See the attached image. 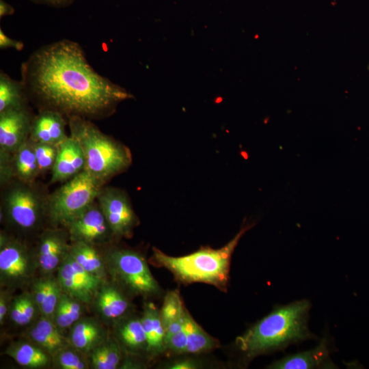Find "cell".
I'll use <instances>...</instances> for the list:
<instances>
[{
  "mask_svg": "<svg viewBox=\"0 0 369 369\" xmlns=\"http://www.w3.org/2000/svg\"><path fill=\"white\" fill-rule=\"evenodd\" d=\"M36 4L45 5L56 8H62L70 6L76 0H30Z\"/></svg>",
  "mask_w": 369,
  "mask_h": 369,
  "instance_id": "obj_37",
  "label": "cell"
},
{
  "mask_svg": "<svg viewBox=\"0 0 369 369\" xmlns=\"http://www.w3.org/2000/svg\"><path fill=\"white\" fill-rule=\"evenodd\" d=\"M368 72H369V64H368Z\"/></svg>",
  "mask_w": 369,
  "mask_h": 369,
  "instance_id": "obj_40",
  "label": "cell"
},
{
  "mask_svg": "<svg viewBox=\"0 0 369 369\" xmlns=\"http://www.w3.org/2000/svg\"><path fill=\"white\" fill-rule=\"evenodd\" d=\"M81 301L62 292L55 308L53 320L59 329H64L72 326L82 314Z\"/></svg>",
  "mask_w": 369,
  "mask_h": 369,
  "instance_id": "obj_26",
  "label": "cell"
},
{
  "mask_svg": "<svg viewBox=\"0 0 369 369\" xmlns=\"http://www.w3.org/2000/svg\"><path fill=\"white\" fill-rule=\"evenodd\" d=\"M38 269L36 256L22 242L0 236L1 285L8 288L20 287L27 284Z\"/></svg>",
  "mask_w": 369,
  "mask_h": 369,
  "instance_id": "obj_8",
  "label": "cell"
},
{
  "mask_svg": "<svg viewBox=\"0 0 369 369\" xmlns=\"http://www.w3.org/2000/svg\"><path fill=\"white\" fill-rule=\"evenodd\" d=\"M68 231L60 229H47L40 238L36 260L38 269L43 276L51 275L57 271L68 253Z\"/></svg>",
  "mask_w": 369,
  "mask_h": 369,
  "instance_id": "obj_12",
  "label": "cell"
},
{
  "mask_svg": "<svg viewBox=\"0 0 369 369\" xmlns=\"http://www.w3.org/2000/svg\"><path fill=\"white\" fill-rule=\"evenodd\" d=\"M196 368L195 364L189 359H184L174 363L170 368L172 369H192Z\"/></svg>",
  "mask_w": 369,
  "mask_h": 369,
  "instance_id": "obj_39",
  "label": "cell"
},
{
  "mask_svg": "<svg viewBox=\"0 0 369 369\" xmlns=\"http://www.w3.org/2000/svg\"><path fill=\"white\" fill-rule=\"evenodd\" d=\"M67 255L57 269V279L62 290L81 303H90L94 300L96 291L74 273Z\"/></svg>",
  "mask_w": 369,
  "mask_h": 369,
  "instance_id": "obj_19",
  "label": "cell"
},
{
  "mask_svg": "<svg viewBox=\"0 0 369 369\" xmlns=\"http://www.w3.org/2000/svg\"><path fill=\"white\" fill-rule=\"evenodd\" d=\"M84 354L68 346L59 351L53 356L57 367L62 369H85L88 362L83 357Z\"/></svg>",
  "mask_w": 369,
  "mask_h": 369,
  "instance_id": "obj_30",
  "label": "cell"
},
{
  "mask_svg": "<svg viewBox=\"0 0 369 369\" xmlns=\"http://www.w3.org/2000/svg\"><path fill=\"white\" fill-rule=\"evenodd\" d=\"M27 97L22 81L11 78L5 72H0V113L27 105Z\"/></svg>",
  "mask_w": 369,
  "mask_h": 369,
  "instance_id": "obj_25",
  "label": "cell"
},
{
  "mask_svg": "<svg viewBox=\"0 0 369 369\" xmlns=\"http://www.w3.org/2000/svg\"><path fill=\"white\" fill-rule=\"evenodd\" d=\"M72 242L92 245L107 242L114 236L98 202H94L66 227Z\"/></svg>",
  "mask_w": 369,
  "mask_h": 369,
  "instance_id": "obj_11",
  "label": "cell"
},
{
  "mask_svg": "<svg viewBox=\"0 0 369 369\" xmlns=\"http://www.w3.org/2000/svg\"><path fill=\"white\" fill-rule=\"evenodd\" d=\"M4 217L22 231L36 230L46 215L45 197L32 183L18 180L5 190L2 199Z\"/></svg>",
  "mask_w": 369,
  "mask_h": 369,
  "instance_id": "obj_6",
  "label": "cell"
},
{
  "mask_svg": "<svg viewBox=\"0 0 369 369\" xmlns=\"http://www.w3.org/2000/svg\"><path fill=\"white\" fill-rule=\"evenodd\" d=\"M88 355L90 366L95 369H115L121 357L118 344L113 341L106 340Z\"/></svg>",
  "mask_w": 369,
  "mask_h": 369,
  "instance_id": "obj_28",
  "label": "cell"
},
{
  "mask_svg": "<svg viewBox=\"0 0 369 369\" xmlns=\"http://www.w3.org/2000/svg\"><path fill=\"white\" fill-rule=\"evenodd\" d=\"M6 353L18 364L29 368L45 367L51 361V355L34 343H13L7 348Z\"/></svg>",
  "mask_w": 369,
  "mask_h": 369,
  "instance_id": "obj_23",
  "label": "cell"
},
{
  "mask_svg": "<svg viewBox=\"0 0 369 369\" xmlns=\"http://www.w3.org/2000/svg\"><path fill=\"white\" fill-rule=\"evenodd\" d=\"M68 254L90 273L105 279L107 271L105 260L94 245L81 241L72 242L70 245Z\"/></svg>",
  "mask_w": 369,
  "mask_h": 369,
  "instance_id": "obj_20",
  "label": "cell"
},
{
  "mask_svg": "<svg viewBox=\"0 0 369 369\" xmlns=\"http://www.w3.org/2000/svg\"><path fill=\"white\" fill-rule=\"evenodd\" d=\"M0 48L1 49H14L20 51L23 49L24 44L21 41L10 38L0 28Z\"/></svg>",
  "mask_w": 369,
  "mask_h": 369,
  "instance_id": "obj_35",
  "label": "cell"
},
{
  "mask_svg": "<svg viewBox=\"0 0 369 369\" xmlns=\"http://www.w3.org/2000/svg\"><path fill=\"white\" fill-rule=\"evenodd\" d=\"M68 119L70 136L82 148L85 169L94 178L105 183L129 167L132 156L126 146L102 133L88 119L78 116Z\"/></svg>",
  "mask_w": 369,
  "mask_h": 369,
  "instance_id": "obj_4",
  "label": "cell"
},
{
  "mask_svg": "<svg viewBox=\"0 0 369 369\" xmlns=\"http://www.w3.org/2000/svg\"><path fill=\"white\" fill-rule=\"evenodd\" d=\"M11 320L16 325L23 326V310L20 296L15 297L11 302L9 308Z\"/></svg>",
  "mask_w": 369,
  "mask_h": 369,
  "instance_id": "obj_34",
  "label": "cell"
},
{
  "mask_svg": "<svg viewBox=\"0 0 369 369\" xmlns=\"http://www.w3.org/2000/svg\"><path fill=\"white\" fill-rule=\"evenodd\" d=\"M85 160L79 142L68 137L57 146V153L51 169V182L69 180L85 169Z\"/></svg>",
  "mask_w": 369,
  "mask_h": 369,
  "instance_id": "obj_13",
  "label": "cell"
},
{
  "mask_svg": "<svg viewBox=\"0 0 369 369\" xmlns=\"http://www.w3.org/2000/svg\"><path fill=\"white\" fill-rule=\"evenodd\" d=\"M252 226L250 223L243 225L236 236L219 249L204 247L189 255L174 257L154 247L152 261L183 282H204L224 287L228 279L232 255L242 236Z\"/></svg>",
  "mask_w": 369,
  "mask_h": 369,
  "instance_id": "obj_3",
  "label": "cell"
},
{
  "mask_svg": "<svg viewBox=\"0 0 369 369\" xmlns=\"http://www.w3.org/2000/svg\"><path fill=\"white\" fill-rule=\"evenodd\" d=\"M11 166L13 175L25 182L32 183L40 174L33 142L29 138L14 153Z\"/></svg>",
  "mask_w": 369,
  "mask_h": 369,
  "instance_id": "obj_22",
  "label": "cell"
},
{
  "mask_svg": "<svg viewBox=\"0 0 369 369\" xmlns=\"http://www.w3.org/2000/svg\"><path fill=\"white\" fill-rule=\"evenodd\" d=\"M184 329L187 340L186 352L206 351L216 345V342L200 327L187 311L184 320Z\"/></svg>",
  "mask_w": 369,
  "mask_h": 369,
  "instance_id": "obj_27",
  "label": "cell"
},
{
  "mask_svg": "<svg viewBox=\"0 0 369 369\" xmlns=\"http://www.w3.org/2000/svg\"><path fill=\"white\" fill-rule=\"evenodd\" d=\"M1 290L0 292V323H4L6 314L9 312L10 303L9 301L8 292Z\"/></svg>",
  "mask_w": 369,
  "mask_h": 369,
  "instance_id": "obj_36",
  "label": "cell"
},
{
  "mask_svg": "<svg viewBox=\"0 0 369 369\" xmlns=\"http://www.w3.org/2000/svg\"><path fill=\"white\" fill-rule=\"evenodd\" d=\"M57 146L50 144L33 142L40 174L52 169L57 153Z\"/></svg>",
  "mask_w": 369,
  "mask_h": 369,
  "instance_id": "obj_32",
  "label": "cell"
},
{
  "mask_svg": "<svg viewBox=\"0 0 369 369\" xmlns=\"http://www.w3.org/2000/svg\"><path fill=\"white\" fill-rule=\"evenodd\" d=\"M64 117L53 109H41L33 117L29 138L33 142L59 146L68 137L66 133L67 122Z\"/></svg>",
  "mask_w": 369,
  "mask_h": 369,
  "instance_id": "obj_14",
  "label": "cell"
},
{
  "mask_svg": "<svg viewBox=\"0 0 369 369\" xmlns=\"http://www.w3.org/2000/svg\"><path fill=\"white\" fill-rule=\"evenodd\" d=\"M68 340L74 348L88 355L105 340V332L96 320L79 319L72 326Z\"/></svg>",
  "mask_w": 369,
  "mask_h": 369,
  "instance_id": "obj_16",
  "label": "cell"
},
{
  "mask_svg": "<svg viewBox=\"0 0 369 369\" xmlns=\"http://www.w3.org/2000/svg\"><path fill=\"white\" fill-rule=\"evenodd\" d=\"M15 12L14 7L5 0H0V18L5 16L13 15Z\"/></svg>",
  "mask_w": 369,
  "mask_h": 369,
  "instance_id": "obj_38",
  "label": "cell"
},
{
  "mask_svg": "<svg viewBox=\"0 0 369 369\" xmlns=\"http://www.w3.org/2000/svg\"><path fill=\"white\" fill-rule=\"evenodd\" d=\"M20 296L22 303L23 326H25L34 319L39 309L31 292H23Z\"/></svg>",
  "mask_w": 369,
  "mask_h": 369,
  "instance_id": "obj_33",
  "label": "cell"
},
{
  "mask_svg": "<svg viewBox=\"0 0 369 369\" xmlns=\"http://www.w3.org/2000/svg\"><path fill=\"white\" fill-rule=\"evenodd\" d=\"M330 347L327 338H323L315 348L289 355L273 362L269 368L276 369L332 368Z\"/></svg>",
  "mask_w": 369,
  "mask_h": 369,
  "instance_id": "obj_15",
  "label": "cell"
},
{
  "mask_svg": "<svg viewBox=\"0 0 369 369\" xmlns=\"http://www.w3.org/2000/svg\"><path fill=\"white\" fill-rule=\"evenodd\" d=\"M93 301L98 312L107 320L121 317L128 308V301L122 292L105 282L99 288Z\"/></svg>",
  "mask_w": 369,
  "mask_h": 369,
  "instance_id": "obj_18",
  "label": "cell"
},
{
  "mask_svg": "<svg viewBox=\"0 0 369 369\" xmlns=\"http://www.w3.org/2000/svg\"><path fill=\"white\" fill-rule=\"evenodd\" d=\"M147 338V349L150 351H161L165 346V329L160 312L152 303L145 307L141 318Z\"/></svg>",
  "mask_w": 369,
  "mask_h": 369,
  "instance_id": "obj_24",
  "label": "cell"
},
{
  "mask_svg": "<svg viewBox=\"0 0 369 369\" xmlns=\"http://www.w3.org/2000/svg\"><path fill=\"white\" fill-rule=\"evenodd\" d=\"M28 334L33 343L51 357L70 344L69 340L63 336L53 319L42 316L33 325Z\"/></svg>",
  "mask_w": 369,
  "mask_h": 369,
  "instance_id": "obj_17",
  "label": "cell"
},
{
  "mask_svg": "<svg viewBox=\"0 0 369 369\" xmlns=\"http://www.w3.org/2000/svg\"><path fill=\"white\" fill-rule=\"evenodd\" d=\"M186 312L178 292H169L160 312L165 329V339L184 331Z\"/></svg>",
  "mask_w": 369,
  "mask_h": 369,
  "instance_id": "obj_21",
  "label": "cell"
},
{
  "mask_svg": "<svg viewBox=\"0 0 369 369\" xmlns=\"http://www.w3.org/2000/svg\"><path fill=\"white\" fill-rule=\"evenodd\" d=\"M33 119L27 105L0 113L1 161H9L29 139Z\"/></svg>",
  "mask_w": 369,
  "mask_h": 369,
  "instance_id": "obj_10",
  "label": "cell"
},
{
  "mask_svg": "<svg viewBox=\"0 0 369 369\" xmlns=\"http://www.w3.org/2000/svg\"><path fill=\"white\" fill-rule=\"evenodd\" d=\"M119 336L123 343L131 348L147 347V338L141 319H131L122 325Z\"/></svg>",
  "mask_w": 369,
  "mask_h": 369,
  "instance_id": "obj_29",
  "label": "cell"
},
{
  "mask_svg": "<svg viewBox=\"0 0 369 369\" xmlns=\"http://www.w3.org/2000/svg\"><path fill=\"white\" fill-rule=\"evenodd\" d=\"M21 81L27 97L41 109L68 118L101 119L133 98L126 90L98 73L77 42L58 40L36 50L22 64Z\"/></svg>",
  "mask_w": 369,
  "mask_h": 369,
  "instance_id": "obj_1",
  "label": "cell"
},
{
  "mask_svg": "<svg viewBox=\"0 0 369 369\" xmlns=\"http://www.w3.org/2000/svg\"><path fill=\"white\" fill-rule=\"evenodd\" d=\"M310 308L308 300L277 308L237 338V346L251 358L315 338L308 328Z\"/></svg>",
  "mask_w": 369,
  "mask_h": 369,
  "instance_id": "obj_2",
  "label": "cell"
},
{
  "mask_svg": "<svg viewBox=\"0 0 369 369\" xmlns=\"http://www.w3.org/2000/svg\"><path fill=\"white\" fill-rule=\"evenodd\" d=\"M112 279L131 292L142 295L157 292L159 286L145 259L137 252L112 249L103 257Z\"/></svg>",
  "mask_w": 369,
  "mask_h": 369,
  "instance_id": "obj_7",
  "label": "cell"
},
{
  "mask_svg": "<svg viewBox=\"0 0 369 369\" xmlns=\"http://www.w3.org/2000/svg\"><path fill=\"white\" fill-rule=\"evenodd\" d=\"M104 183L85 169L47 197L46 216L57 227L66 226L93 204Z\"/></svg>",
  "mask_w": 369,
  "mask_h": 369,
  "instance_id": "obj_5",
  "label": "cell"
},
{
  "mask_svg": "<svg viewBox=\"0 0 369 369\" xmlns=\"http://www.w3.org/2000/svg\"><path fill=\"white\" fill-rule=\"evenodd\" d=\"M62 292L63 291L57 279L54 278L51 275L46 293L39 308L41 316L53 319L55 308Z\"/></svg>",
  "mask_w": 369,
  "mask_h": 369,
  "instance_id": "obj_31",
  "label": "cell"
},
{
  "mask_svg": "<svg viewBox=\"0 0 369 369\" xmlns=\"http://www.w3.org/2000/svg\"><path fill=\"white\" fill-rule=\"evenodd\" d=\"M96 200L113 236L128 237L138 221L126 193L113 187L102 189Z\"/></svg>",
  "mask_w": 369,
  "mask_h": 369,
  "instance_id": "obj_9",
  "label": "cell"
}]
</instances>
